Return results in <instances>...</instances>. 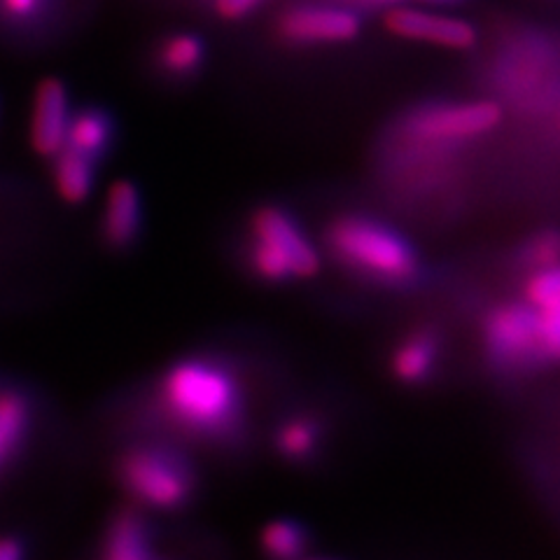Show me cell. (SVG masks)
<instances>
[{"mask_svg":"<svg viewBox=\"0 0 560 560\" xmlns=\"http://www.w3.org/2000/svg\"><path fill=\"white\" fill-rule=\"evenodd\" d=\"M0 3H3L5 12H10L14 16H24V14H31L35 10L38 0H0Z\"/></svg>","mask_w":560,"mask_h":560,"instance_id":"cb8c5ba5","label":"cell"},{"mask_svg":"<svg viewBox=\"0 0 560 560\" xmlns=\"http://www.w3.org/2000/svg\"><path fill=\"white\" fill-rule=\"evenodd\" d=\"M420 3H458V0H420Z\"/></svg>","mask_w":560,"mask_h":560,"instance_id":"484cf974","label":"cell"},{"mask_svg":"<svg viewBox=\"0 0 560 560\" xmlns=\"http://www.w3.org/2000/svg\"><path fill=\"white\" fill-rule=\"evenodd\" d=\"M0 560H28V541L20 533L0 535Z\"/></svg>","mask_w":560,"mask_h":560,"instance_id":"603a6c76","label":"cell"},{"mask_svg":"<svg viewBox=\"0 0 560 560\" xmlns=\"http://www.w3.org/2000/svg\"><path fill=\"white\" fill-rule=\"evenodd\" d=\"M502 121V108L495 101L432 103L413 110L401 121V138L430 150L460 148L493 131Z\"/></svg>","mask_w":560,"mask_h":560,"instance_id":"5b68a950","label":"cell"},{"mask_svg":"<svg viewBox=\"0 0 560 560\" xmlns=\"http://www.w3.org/2000/svg\"><path fill=\"white\" fill-rule=\"evenodd\" d=\"M145 232V208L143 195L131 180H115L105 195L98 241L101 248L110 255H129L138 248Z\"/></svg>","mask_w":560,"mask_h":560,"instance_id":"9c48e42d","label":"cell"},{"mask_svg":"<svg viewBox=\"0 0 560 560\" xmlns=\"http://www.w3.org/2000/svg\"><path fill=\"white\" fill-rule=\"evenodd\" d=\"M265 0H215V12L226 22H238L255 12Z\"/></svg>","mask_w":560,"mask_h":560,"instance_id":"7402d4cb","label":"cell"},{"mask_svg":"<svg viewBox=\"0 0 560 560\" xmlns=\"http://www.w3.org/2000/svg\"><path fill=\"white\" fill-rule=\"evenodd\" d=\"M156 59H160L162 70L168 75H195L206 61V45L195 33H173L162 43Z\"/></svg>","mask_w":560,"mask_h":560,"instance_id":"ac0fdd59","label":"cell"},{"mask_svg":"<svg viewBox=\"0 0 560 560\" xmlns=\"http://www.w3.org/2000/svg\"><path fill=\"white\" fill-rule=\"evenodd\" d=\"M311 533L302 521L273 518L259 533V547L267 560H296L306 556Z\"/></svg>","mask_w":560,"mask_h":560,"instance_id":"e0dca14e","label":"cell"},{"mask_svg":"<svg viewBox=\"0 0 560 560\" xmlns=\"http://www.w3.org/2000/svg\"><path fill=\"white\" fill-rule=\"evenodd\" d=\"M152 409L185 440L232 446L245 423L243 383L220 355H185L154 381Z\"/></svg>","mask_w":560,"mask_h":560,"instance_id":"6da1fadb","label":"cell"},{"mask_svg":"<svg viewBox=\"0 0 560 560\" xmlns=\"http://www.w3.org/2000/svg\"><path fill=\"white\" fill-rule=\"evenodd\" d=\"M70 121L68 90L61 80L47 78L38 84L31 115V148L45 160H55L61 152Z\"/></svg>","mask_w":560,"mask_h":560,"instance_id":"8fae6325","label":"cell"},{"mask_svg":"<svg viewBox=\"0 0 560 560\" xmlns=\"http://www.w3.org/2000/svg\"><path fill=\"white\" fill-rule=\"evenodd\" d=\"M96 183V164L86 156L61 148L55 156V187L68 206H80L92 197Z\"/></svg>","mask_w":560,"mask_h":560,"instance_id":"2e32d148","label":"cell"},{"mask_svg":"<svg viewBox=\"0 0 560 560\" xmlns=\"http://www.w3.org/2000/svg\"><path fill=\"white\" fill-rule=\"evenodd\" d=\"M38 395L28 385L0 378V486L14 475L38 436Z\"/></svg>","mask_w":560,"mask_h":560,"instance_id":"52a82bcc","label":"cell"},{"mask_svg":"<svg viewBox=\"0 0 560 560\" xmlns=\"http://www.w3.org/2000/svg\"><path fill=\"white\" fill-rule=\"evenodd\" d=\"M276 28L288 45L315 47L355 40L362 22L353 10L339 5H292L278 16Z\"/></svg>","mask_w":560,"mask_h":560,"instance_id":"ba28073f","label":"cell"},{"mask_svg":"<svg viewBox=\"0 0 560 560\" xmlns=\"http://www.w3.org/2000/svg\"><path fill=\"white\" fill-rule=\"evenodd\" d=\"M248 267L261 283L288 285L320 271V255L313 241L283 206L265 203L250 215Z\"/></svg>","mask_w":560,"mask_h":560,"instance_id":"277c9868","label":"cell"},{"mask_svg":"<svg viewBox=\"0 0 560 560\" xmlns=\"http://www.w3.org/2000/svg\"><path fill=\"white\" fill-rule=\"evenodd\" d=\"M523 292H525V302L533 306L560 302V265L528 273Z\"/></svg>","mask_w":560,"mask_h":560,"instance_id":"44dd1931","label":"cell"},{"mask_svg":"<svg viewBox=\"0 0 560 560\" xmlns=\"http://www.w3.org/2000/svg\"><path fill=\"white\" fill-rule=\"evenodd\" d=\"M113 143V121L101 110H82L80 115L70 117L63 148L73 150L86 160L98 164L108 154Z\"/></svg>","mask_w":560,"mask_h":560,"instance_id":"9a60e30c","label":"cell"},{"mask_svg":"<svg viewBox=\"0 0 560 560\" xmlns=\"http://www.w3.org/2000/svg\"><path fill=\"white\" fill-rule=\"evenodd\" d=\"M440 355L442 337L432 327H418L393 350L390 372L401 385H423L434 376Z\"/></svg>","mask_w":560,"mask_h":560,"instance_id":"7c38bea8","label":"cell"},{"mask_svg":"<svg viewBox=\"0 0 560 560\" xmlns=\"http://www.w3.org/2000/svg\"><path fill=\"white\" fill-rule=\"evenodd\" d=\"M383 24L397 38L444 49H469L479 40L477 28L469 22L413 8H388Z\"/></svg>","mask_w":560,"mask_h":560,"instance_id":"30bf717a","label":"cell"},{"mask_svg":"<svg viewBox=\"0 0 560 560\" xmlns=\"http://www.w3.org/2000/svg\"><path fill=\"white\" fill-rule=\"evenodd\" d=\"M113 477L136 506L180 512L199 493V469L185 448L168 442H133L115 455Z\"/></svg>","mask_w":560,"mask_h":560,"instance_id":"3957f363","label":"cell"},{"mask_svg":"<svg viewBox=\"0 0 560 560\" xmlns=\"http://www.w3.org/2000/svg\"><path fill=\"white\" fill-rule=\"evenodd\" d=\"M296 560H335V558H306V556H302V558H296Z\"/></svg>","mask_w":560,"mask_h":560,"instance_id":"4316f807","label":"cell"},{"mask_svg":"<svg viewBox=\"0 0 560 560\" xmlns=\"http://www.w3.org/2000/svg\"><path fill=\"white\" fill-rule=\"evenodd\" d=\"M348 3L364 5V8H395L401 0H348Z\"/></svg>","mask_w":560,"mask_h":560,"instance_id":"d4e9b609","label":"cell"},{"mask_svg":"<svg viewBox=\"0 0 560 560\" xmlns=\"http://www.w3.org/2000/svg\"><path fill=\"white\" fill-rule=\"evenodd\" d=\"M150 560H164V558H156V556H152V558H150Z\"/></svg>","mask_w":560,"mask_h":560,"instance_id":"83f0119b","label":"cell"},{"mask_svg":"<svg viewBox=\"0 0 560 560\" xmlns=\"http://www.w3.org/2000/svg\"><path fill=\"white\" fill-rule=\"evenodd\" d=\"M150 525L138 510H119L105 525L101 560H150Z\"/></svg>","mask_w":560,"mask_h":560,"instance_id":"4fadbf2b","label":"cell"},{"mask_svg":"<svg viewBox=\"0 0 560 560\" xmlns=\"http://www.w3.org/2000/svg\"><path fill=\"white\" fill-rule=\"evenodd\" d=\"M325 245L343 269L383 288H413L425 271L411 238L374 215L346 213L331 220Z\"/></svg>","mask_w":560,"mask_h":560,"instance_id":"7a4b0ae2","label":"cell"},{"mask_svg":"<svg viewBox=\"0 0 560 560\" xmlns=\"http://www.w3.org/2000/svg\"><path fill=\"white\" fill-rule=\"evenodd\" d=\"M560 265V226H545L525 238L516 250V267L525 273Z\"/></svg>","mask_w":560,"mask_h":560,"instance_id":"d6986e66","label":"cell"},{"mask_svg":"<svg viewBox=\"0 0 560 560\" xmlns=\"http://www.w3.org/2000/svg\"><path fill=\"white\" fill-rule=\"evenodd\" d=\"M483 353L498 374H528L547 366L537 341V313L525 300L504 302L483 318Z\"/></svg>","mask_w":560,"mask_h":560,"instance_id":"8992f818","label":"cell"},{"mask_svg":"<svg viewBox=\"0 0 560 560\" xmlns=\"http://www.w3.org/2000/svg\"><path fill=\"white\" fill-rule=\"evenodd\" d=\"M537 313V341L545 364H560V302L539 304Z\"/></svg>","mask_w":560,"mask_h":560,"instance_id":"ffe728a7","label":"cell"},{"mask_svg":"<svg viewBox=\"0 0 560 560\" xmlns=\"http://www.w3.org/2000/svg\"><path fill=\"white\" fill-rule=\"evenodd\" d=\"M325 425L313 413H292L278 423L273 432L276 453L290 465H308L323 448Z\"/></svg>","mask_w":560,"mask_h":560,"instance_id":"5bb4252c","label":"cell"}]
</instances>
